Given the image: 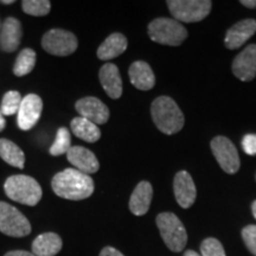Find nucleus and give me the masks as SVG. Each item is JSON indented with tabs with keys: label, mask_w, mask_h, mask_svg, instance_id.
I'll return each instance as SVG.
<instances>
[{
	"label": "nucleus",
	"mask_w": 256,
	"mask_h": 256,
	"mask_svg": "<svg viewBox=\"0 0 256 256\" xmlns=\"http://www.w3.org/2000/svg\"><path fill=\"white\" fill-rule=\"evenodd\" d=\"M6 126V120L4 118V115H2V110H0V132H2L4 130V128Z\"/></svg>",
	"instance_id": "34"
},
{
	"label": "nucleus",
	"mask_w": 256,
	"mask_h": 256,
	"mask_svg": "<svg viewBox=\"0 0 256 256\" xmlns=\"http://www.w3.org/2000/svg\"><path fill=\"white\" fill-rule=\"evenodd\" d=\"M184 256H202V255L198 254V252H196L194 250H188L184 254Z\"/></svg>",
	"instance_id": "35"
},
{
	"label": "nucleus",
	"mask_w": 256,
	"mask_h": 256,
	"mask_svg": "<svg viewBox=\"0 0 256 256\" xmlns=\"http://www.w3.org/2000/svg\"><path fill=\"white\" fill-rule=\"evenodd\" d=\"M22 8L25 14L34 17H43L50 12L51 4L49 0H24L22 2Z\"/></svg>",
	"instance_id": "26"
},
{
	"label": "nucleus",
	"mask_w": 256,
	"mask_h": 256,
	"mask_svg": "<svg viewBox=\"0 0 256 256\" xmlns=\"http://www.w3.org/2000/svg\"><path fill=\"white\" fill-rule=\"evenodd\" d=\"M0 156L14 168H24L25 154L20 147L8 139H0Z\"/></svg>",
	"instance_id": "23"
},
{
	"label": "nucleus",
	"mask_w": 256,
	"mask_h": 256,
	"mask_svg": "<svg viewBox=\"0 0 256 256\" xmlns=\"http://www.w3.org/2000/svg\"><path fill=\"white\" fill-rule=\"evenodd\" d=\"M156 222L160 236L170 250L174 252L183 250L188 242V232L180 220L172 212H162L156 216Z\"/></svg>",
	"instance_id": "5"
},
{
	"label": "nucleus",
	"mask_w": 256,
	"mask_h": 256,
	"mask_svg": "<svg viewBox=\"0 0 256 256\" xmlns=\"http://www.w3.org/2000/svg\"><path fill=\"white\" fill-rule=\"evenodd\" d=\"M252 215L256 218V200L252 202Z\"/></svg>",
	"instance_id": "36"
},
{
	"label": "nucleus",
	"mask_w": 256,
	"mask_h": 256,
	"mask_svg": "<svg viewBox=\"0 0 256 256\" xmlns=\"http://www.w3.org/2000/svg\"><path fill=\"white\" fill-rule=\"evenodd\" d=\"M66 158L70 164L75 166L76 170L86 174H95L100 168V164H98L96 156L86 147L72 146V148L66 153Z\"/></svg>",
	"instance_id": "14"
},
{
	"label": "nucleus",
	"mask_w": 256,
	"mask_h": 256,
	"mask_svg": "<svg viewBox=\"0 0 256 256\" xmlns=\"http://www.w3.org/2000/svg\"><path fill=\"white\" fill-rule=\"evenodd\" d=\"M70 127H72V133L76 136L87 142H96L101 138V130L98 127V124L82 116L72 119Z\"/></svg>",
	"instance_id": "22"
},
{
	"label": "nucleus",
	"mask_w": 256,
	"mask_h": 256,
	"mask_svg": "<svg viewBox=\"0 0 256 256\" xmlns=\"http://www.w3.org/2000/svg\"><path fill=\"white\" fill-rule=\"evenodd\" d=\"M34 66H36V52L32 49L22 50L14 66V75L18 78L28 75L34 70Z\"/></svg>",
	"instance_id": "24"
},
{
	"label": "nucleus",
	"mask_w": 256,
	"mask_h": 256,
	"mask_svg": "<svg viewBox=\"0 0 256 256\" xmlns=\"http://www.w3.org/2000/svg\"><path fill=\"white\" fill-rule=\"evenodd\" d=\"M170 12L179 23H196L210 14L212 2L209 0H168Z\"/></svg>",
	"instance_id": "6"
},
{
	"label": "nucleus",
	"mask_w": 256,
	"mask_h": 256,
	"mask_svg": "<svg viewBox=\"0 0 256 256\" xmlns=\"http://www.w3.org/2000/svg\"><path fill=\"white\" fill-rule=\"evenodd\" d=\"M0 232L11 238H24L31 232V224L18 209L0 202Z\"/></svg>",
	"instance_id": "7"
},
{
	"label": "nucleus",
	"mask_w": 256,
	"mask_h": 256,
	"mask_svg": "<svg viewBox=\"0 0 256 256\" xmlns=\"http://www.w3.org/2000/svg\"><path fill=\"white\" fill-rule=\"evenodd\" d=\"M2 4H6V5H10V4H14V0H2Z\"/></svg>",
	"instance_id": "37"
},
{
	"label": "nucleus",
	"mask_w": 256,
	"mask_h": 256,
	"mask_svg": "<svg viewBox=\"0 0 256 256\" xmlns=\"http://www.w3.org/2000/svg\"><path fill=\"white\" fill-rule=\"evenodd\" d=\"M42 110H43V101L40 96L36 94L25 96L18 110V127L23 130H30L40 120Z\"/></svg>",
	"instance_id": "10"
},
{
	"label": "nucleus",
	"mask_w": 256,
	"mask_h": 256,
	"mask_svg": "<svg viewBox=\"0 0 256 256\" xmlns=\"http://www.w3.org/2000/svg\"><path fill=\"white\" fill-rule=\"evenodd\" d=\"M128 46L127 38L122 34L114 32L106 38L104 43L98 46V57L102 60H110L122 55Z\"/></svg>",
	"instance_id": "20"
},
{
	"label": "nucleus",
	"mask_w": 256,
	"mask_h": 256,
	"mask_svg": "<svg viewBox=\"0 0 256 256\" xmlns=\"http://www.w3.org/2000/svg\"><path fill=\"white\" fill-rule=\"evenodd\" d=\"M63 242L55 232L40 234L32 243V252L36 256H55L62 249Z\"/></svg>",
	"instance_id": "21"
},
{
	"label": "nucleus",
	"mask_w": 256,
	"mask_h": 256,
	"mask_svg": "<svg viewBox=\"0 0 256 256\" xmlns=\"http://www.w3.org/2000/svg\"><path fill=\"white\" fill-rule=\"evenodd\" d=\"M4 256H36L34 252H26V250H12L6 252Z\"/></svg>",
	"instance_id": "32"
},
{
	"label": "nucleus",
	"mask_w": 256,
	"mask_h": 256,
	"mask_svg": "<svg viewBox=\"0 0 256 256\" xmlns=\"http://www.w3.org/2000/svg\"><path fill=\"white\" fill-rule=\"evenodd\" d=\"M101 86L110 98H119L122 95V80L118 66L113 63H106L98 72Z\"/></svg>",
	"instance_id": "17"
},
{
	"label": "nucleus",
	"mask_w": 256,
	"mask_h": 256,
	"mask_svg": "<svg viewBox=\"0 0 256 256\" xmlns=\"http://www.w3.org/2000/svg\"><path fill=\"white\" fill-rule=\"evenodd\" d=\"M202 256H226V252L218 240L209 238H206L200 244Z\"/></svg>",
	"instance_id": "28"
},
{
	"label": "nucleus",
	"mask_w": 256,
	"mask_h": 256,
	"mask_svg": "<svg viewBox=\"0 0 256 256\" xmlns=\"http://www.w3.org/2000/svg\"><path fill=\"white\" fill-rule=\"evenodd\" d=\"M148 36L162 46H178L188 38V30L176 19L156 18L148 24Z\"/></svg>",
	"instance_id": "4"
},
{
	"label": "nucleus",
	"mask_w": 256,
	"mask_h": 256,
	"mask_svg": "<svg viewBox=\"0 0 256 256\" xmlns=\"http://www.w3.org/2000/svg\"><path fill=\"white\" fill-rule=\"evenodd\" d=\"M242 5H244L248 8H256V0H242Z\"/></svg>",
	"instance_id": "33"
},
{
	"label": "nucleus",
	"mask_w": 256,
	"mask_h": 256,
	"mask_svg": "<svg viewBox=\"0 0 256 256\" xmlns=\"http://www.w3.org/2000/svg\"><path fill=\"white\" fill-rule=\"evenodd\" d=\"M42 46L50 55L69 56L78 49V42L72 32L62 28H52L43 36Z\"/></svg>",
	"instance_id": "8"
},
{
	"label": "nucleus",
	"mask_w": 256,
	"mask_h": 256,
	"mask_svg": "<svg viewBox=\"0 0 256 256\" xmlns=\"http://www.w3.org/2000/svg\"><path fill=\"white\" fill-rule=\"evenodd\" d=\"M22 100H23V98H22V95L19 94L18 92L10 90L6 92L4 98H2V108H0L2 115L8 116V115H14L16 113H18L19 108H20Z\"/></svg>",
	"instance_id": "27"
},
{
	"label": "nucleus",
	"mask_w": 256,
	"mask_h": 256,
	"mask_svg": "<svg viewBox=\"0 0 256 256\" xmlns=\"http://www.w3.org/2000/svg\"><path fill=\"white\" fill-rule=\"evenodd\" d=\"M70 148H72V138H70L69 130L66 127H60L57 130L56 139L52 145H51L49 153L54 156H58L66 154Z\"/></svg>",
	"instance_id": "25"
},
{
	"label": "nucleus",
	"mask_w": 256,
	"mask_h": 256,
	"mask_svg": "<svg viewBox=\"0 0 256 256\" xmlns=\"http://www.w3.org/2000/svg\"><path fill=\"white\" fill-rule=\"evenodd\" d=\"M51 188L57 196L69 200H82L94 192V180L76 168H66L54 176Z\"/></svg>",
	"instance_id": "1"
},
{
	"label": "nucleus",
	"mask_w": 256,
	"mask_h": 256,
	"mask_svg": "<svg viewBox=\"0 0 256 256\" xmlns=\"http://www.w3.org/2000/svg\"><path fill=\"white\" fill-rule=\"evenodd\" d=\"M232 72L243 82L252 81L256 76V44H250L235 57Z\"/></svg>",
	"instance_id": "12"
},
{
	"label": "nucleus",
	"mask_w": 256,
	"mask_h": 256,
	"mask_svg": "<svg viewBox=\"0 0 256 256\" xmlns=\"http://www.w3.org/2000/svg\"><path fill=\"white\" fill-rule=\"evenodd\" d=\"M100 256H124V255L113 247H104L101 250Z\"/></svg>",
	"instance_id": "31"
},
{
	"label": "nucleus",
	"mask_w": 256,
	"mask_h": 256,
	"mask_svg": "<svg viewBox=\"0 0 256 256\" xmlns=\"http://www.w3.org/2000/svg\"><path fill=\"white\" fill-rule=\"evenodd\" d=\"M211 151L224 172L234 174L240 170L238 148L226 136H216L211 142Z\"/></svg>",
	"instance_id": "9"
},
{
	"label": "nucleus",
	"mask_w": 256,
	"mask_h": 256,
	"mask_svg": "<svg viewBox=\"0 0 256 256\" xmlns=\"http://www.w3.org/2000/svg\"><path fill=\"white\" fill-rule=\"evenodd\" d=\"M242 238L244 241L246 247L252 255L256 256V226L250 224L242 230Z\"/></svg>",
	"instance_id": "29"
},
{
	"label": "nucleus",
	"mask_w": 256,
	"mask_h": 256,
	"mask_svg": "<svg viewBox=\"0 0 256 256\" xmlns=\"http://www.w3.org/2000/svg\"><path fill=\"white\" fill-rule=\"evenodd\" d=\"M151 114L156 128L168 136L180 132L184 127V114L168 96H160L152 102Z\"/></svg>",
	"instance_id": "2"
},
{
	"label": "nucleus",
	"mask_w": 256,
	"mask_h": 256,
	"mask_svg": "<svg viewBox=\"0 0 256 256\" xmlns=\"http://www.w3.org/2000/svg\"><path fill=\"white\" fill-rule=\"evenodd\" d=\"M242 148L246 154L256 156V134H247L243 138Z\"/></svg>",
	"instance_id": "30"
},
{
	"label": "nucleus",
	"mask_w": 256,
	"mask_h": 256,
	"mask_svg": "<svg viewBox=\"0 0 256 256\" xmlns=\"http://www.w3.org/2000/svg\"><path fill=\"white\" fill-rule=\"evenodd\" d=\"M256 32V20L255 19H244L234 24L226 31L224 44L230 50L238 49L250 38Z\"/></svg>",
	"instance_id": "15"
},
{
	"label": "nucleus",
	"mask_w": 256,
	"mask_h": 256,
	"mask_svg": "<svg viewBox=\"0 0 256 256\" xmlns=\"http://www.w3.org/2000/svg\"><path fill=\"white\" fill-rule=\"evenodd\" d=\"M174 191L177 203L183 209L194 206L197 197L196 185L194 179L186 171H179L174 179Z\"/></svg>",
	"instance_id": "13"
},
{
	"label": "nucleus",
	"mask_w": 256,
	"mask_h": 256,
	"mask_svg": "<svg viewBox=\"0 0 256 256\" xmlns=\"http://www.w3.org/2000/svg\"><path fill=\"white\" fill-rule=\"evenodd\" d=\"M75 108L82 118L95 124H104L110 119V110L107 106L94 96H88L78 100L76 102Z\"/></svg>",
	"instance_id": "11"
},
{
	"label": "nucleus",
	"mask_w": 256,
	"mask_h": 256,
	"mask_svg": "<svg viewBox=\"0 0 256 256\" xmlns=\"http://www.w3.org/2000/svg\"><path fill=\"white\" fill-rule=\"evenodd\" d=\"M128 75H130V83L139 90H150L156 84V78L153 70L150 66V64L144 62V60L134 62L130 66Z\"/></svg>",
	"instance_id": "18"
},
{
	"label": "nucleus",
	"mask_w": 256,
	"mask_h": 256,
	"mask_svg": "<svg viewBox=\"0 0 256 256\" xmlns=\"http://www.w3.org/2000/svg\"><path fill=\"white\" fill-rule=\"evenodd\" d=\"M4 190L10 200L24 206H37L42 200L40 185L34 178L25 174H14L6 179Z\"/></svg>",
	"instance_id": "3"
},
{
	"label": "nucleus",
	"mask_w": 256,
	"mask_h": 256,
	"mask_svg": "<svg viewBox=\"0 0 256 256\" xmlns=\"http://www.w3.org/2000/svg\"><path fill=\"white\" fill-rule=\"evenodd\" d=\"M153 197V188L148 182H140L134 188L130 200V210L133 215L144 216L146 215L151 206Z\"/></svg>",
	"instance_id": "19"
},
{
	"label": "nucleus",
	"mask_w": 256,
	"mask_h": 256,
	"mask_svg": "<svg viewBox=\"0 0 256 256\" xmlns=\"http://www.w3.org/2000/svg\"><path fill=\"white\" fill-rule=\"evenodd\" d=\"M23 30L20 22L14 17L5 19L0 32V49L5 52H14L20 44Z\"/></svg>",
	"instance_id": "16"
}]
</instances>
